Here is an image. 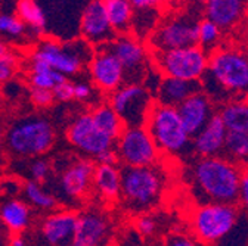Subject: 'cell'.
Instances as JSON below:
<instances>
[{"label":"cell","mask_w":248,"mask_h":246,"mask_svg":"<svg viewBox=\"0 0 248 246\" xmlns=\"http://www.w3.org/2000/svg\"><path fill=\"white\" fill-rule=\"evenodd\" d=\"M200 83L214 106L248 98V53L231 47L216 49L210 53L207 72Z\"/></svg>","instance_id":"1"},{"label":"cell","mask_w":248,"mask_h":246,"mask_svg":"<svg viewBox=\"0 0 248 246\" xmlns=\"http://www.w3.org/2000/svg\"><path fill=\"white\" fill-rule=\"evenodd\" d=\"M242 167L225 157L198 158L191 168V184L202 203L239 202Z\"/></svg>","instance_id":"2"},{"label":"cell","mask_w":248,"mask_h":246,"mask_svg":"<svg viewBox=\"0 0 248 246\" xmlns=\"http://www.w3.org/2000/svg\"><path fill=\"white\" fill-rule=\"evenodd\" d=\"M120 195L129 209L146 211L155 206L164 190V177L155 167H123Z\"/></svg>","instance_id":"3"},{"label":"cell","mask_w":248,"mask_h":246,"mask_svg":"<svg viewBox=\"0 0 248 246\" xmlns=\"http://www.w3.org/2000/svg\"><path fill=\"white\" fill-rule=\"evenodd\" d=\"M145 129L151 134L160 153L179 157L191 149V136L185 130L176 108L154 102Z\"/></svg>","instance_id":"4"},{"label":"cell","mask_w":248,"mask_h":246,"mask_svg":"<svg viewBox=\"0 0 248 246\" xmlns=\"http://www.w3.org/2000/svg\"><path fill=\"white\" fill-rule=\"evenodd\" d=\"M93 53L95 49L83 39H73L68 42L46 39L39 43L30 59L40 60L62 75H73L89 65Z\"/></svg>","instance_id":"5"},{"label":"cell","mask_w":248,"mask_h":246,"mask_svg":"<svg viewBox=\"0 0 248 246\" xmlns=\"http://www.w3.org/2000/svg\"><path fill=\"white\" fill-rule=\"evenodd\" d=\"M239 209L231 203H201L192 214V232L198 243L211 245L225 239L236 226Z\"/></svg>","instance_id":"6"},{"label":"cell","mask_w":248,"mask_h":246,"mask_svg":"<svg viewBox=\"0 0 248 246\" xmlns=\"http://www.w3.org/2000/svg\"><path fill=\"white\" fill-rule=\"evenodd\" d=\"M55 142V130L47 119L24 118L16 121L6 134L9 150L18 157H39Z\"/></svg>","instance_id":"7"},{"label":"cell","mask_w":248,"mask_h":246,"mask_svg":"<svg viewBox=\"0 0 248 246\" xmlns=\"http://www.w3.org/2000/svg\"><path fill=\"white\" fill-rule=\"evenodd\" d=\"M154 64L163 77L185 81H200L208 68L210 55L200 46L183 47L169 52H152Z\"/></svg>","instance_id":"8"},{"label":"cell","mask_w":248,"mask_h":246,"mask_svg":"<svg viewBox=\"0 0 248 246\" xmlns=\"http://www.w3.org/2000/svg\"><path fill=\"white\" fill-rule=\"evenodd\" d=\"M201 18L194 11L177 12L167 16L149 37L152 52H169L197 46V28Z\"/></svg>","instance_id":"9"},{"label":"cell","mask_w":248,"mask_h":246,"mask_svg":"<svg viewBox=\"0 0 248 246\" xmlns=\"http://www.w3.org/2000/svg\"><path fill=\"white\" fill-rule=\"evenodd\" d=\"M155 99L142 84H123L109 95L108 105L120 116L124 127H145Z\"/></svg>","instance_id":"10"},{"label":"cell","mask_w":248,"mask_h":246,"mask_svg":"<svg viewBox=\"0 0 248 246\" xmlns=\"http://www.w3.org/2000/svg\"><path fill=\"white\" fill-rule=\"evenodd\" d=\"M114 149L124 167H154L160 158V150L145 127H126Z\"/></svg>","instance_id":"11"},{"label":"cell","mask_w":248,"mask_h":246,"mask_svg":"<svg viewBox=\"0 0 248 246\" xmlns=\"http://www.w3.org/2000/svg\"><path fill=\"white\" fill-rule=\"evenodd\" d=\"M104 47L120 62L126 84H140L145 80L148 53L140 40L132 34H120Z\"/></svg>","instance_id":"12"},{"label":"cell","mask_w":248,"mask_h":246,"mask_svg":"<svg viewBox=\"0 0 248 246\" xmlns=\"http://www.w3.org/2000/svg\"><path fill=\"white\" fill-rule=\"evenodd\" d=\"M78 33L92 47L105 46L115 39V33L108 21L104 0H92L81 9Z\"/></svg>","instance_id":"13"},{"label":"cell","mask_w":248,"mask_h":246,"mask_svg":"<svg viewBox=\"0 0 248 246\" xmlns=\"http://www.w3.org/2000/svg\"><path fill=\"white\" fill-rule=\"evenodd\" d=\"M67 139L73 146L90 157H98L99 153L114 147L115 145V142L95 126L90 114H81L71 122L67 131Z\"/></svg>","instance_id":"14"},{"label":"cell","mask_w":248,"mask_h":246,"mask_svg":"<svg viewBox=\"0 0 248 246\" xmlns=\"http://www.w3.org/2000/svg\"><path fill=\"white\" fill-rule=\"evenodd\" d=\"M87 67L92 81L105 93L111 95L124 84V72L120 62L104 46L95 49Z\"/></svg>","instance_id":"15"},{"label":"cell","mask_w":248,"mask_h":246,"mask_svg":"<svg viewBox=\"0 0 248 246\" xmlns=\"http://www.w3.org/2000/svg\"><path fill=\"white\" fill-rule=\"evenodd\" d=\"M111 239V223L99 209L77 214L74 243L78 246H107Z\"/></svg>","instance_id":"16"},{"label":"cell","mask_w":248,"mask_h":246,"mask_svg":"<svg viewBox=\"0 0 248 246\" xmlns=\"http://www.w3.org/2000/svg\"><path fill=\"white\" fill-rule=\"evenodd\" d=\"M180 121L188 131L191 137H194L197 133H200L207 122L211 119V116L217 112L214 108V103L208 99V96L202 91L186 99L183 103H180L177 108Z\"/></svg>","instance_id":"17"},{"label":"cell","mask_w":248,"mask_h":246,"mask_svg":"<svg viewBox=\"0 0 248 246\" xmlns=\"http://www.w3.org/2000/svg\"><path fill=\"white\" fill-rule=\"evenodd\" d=\"M226 129L217 112L205 124V127L191 139V150L198 158L222 157L226 140Z\"/></svg>","instance_id":"18"},{"label":"cell","mask_w":248,"mask_h":246,"mask_svg":"<svg viewBox=\"0 0 248 246\" xmlns=\"http://www.w3.org/2000/svg\"><path fill=\"white\" fill-rule=\"evenodd\" d=\"M77 214L73 211H56L49 214L42 223V234L52 246H67L74 243Z\"/></svg>","instance_id":"19"},{"label":"cell","mask_w":248,"mask_h":246,"mask_svg":"<svg viewBox=\"0 0 248 246\" xmlns=\"http://www.w3.org/2000/svg\"><path fill=\"white\" fill-rule=\"evenodd\" d=\"M95 164L90 159H78L70 164L61 175V189L71 199L83 198L92 188Z\"/></svg>","instance_id":"20"},{"label":"cell","mask_w":248,"mask_h":246,"mask_svg":"<svg viewBox=\"0 0 248 246\" xmlns=\"http://www.w3.org/2000/svg\"><path fill=\"white\" fill-rule=\"evenodd\" d=\"M202 8L205 14L204 18L223 31L235 27L242 19L247 5L241 0H208Z\"/></svg>","instance_id":"21"},{"label":"cell","mask_w":248,"mask_h":246,"mask_svg":"<svg viewBox=\"0 0 248 246\" xmlns=\"http://www.w3.org/2000/svg\"><path fill=\"white\" fill-rule=\"evenodd\" d=\"M201 91L200 81H185L171 77H161L158 88L155 91V99L157 103L177 108L188 98L197 95Z\"/></svg>","instance_id":"22"},{"label":"cell","mask_w":248,"mask_h":246,"mask_svg":"<svg viewBox=\"0 0 248 246\" xmlns=\"http://www.w3.org/2000/svg\"><path fill=\"white\" fill-rule=\"evenodd\" d=\"M217 115L228 133L248 131V98L232 99L220 106Z\"/></svg>","instance_id":"23"},{"label":"cell","mask_w":248,"mask_h":246,"mask_svg":"<svg viewBox=\"0 0 248 246\" xmlns=\"http://www.w3.org/2000/svg\"><path fill=\"white\" fill-rule=\"evenodd\" d=\"M0 220L12 236L21 234L31 223V209L22 201H8L0 206Z\"/></svg>","instance_id":"24"},{"label":"cell","mask_w":248,"mask_h":246,"mask_svg":"<svg viewBox=\"0 0 248 246\" xmlns=\"http://www.w3.org/2000/svg\"><path fill=\"white\" fill-rule=\"evenodd\" d=\"M92 184L102 198L108 201L117 199L121 189L120 170L112 165H95Z\"/></svg>","instance_id":"25"},{"label":"cell","mask_w":248,"mask_h":246,"mask_svg":"<svg viewBox=\"0 0 248 246\" xmlns=\"http://www.w3.org/2000/svg\"><path fill=\"white\" fill-rule=\"evenodd\" d=\"M108 21L117 36L130 34L133 8L129 0H104Z\"/></svg>","instance_id":"26"},{"label":"cell","mask_w":248,"mask_h":246,"mask_svg":"<svg viewBox=\"0 0 248 246\" xmlns=\"http://www.w3.org/2000/svg\"><path fill=\"white\" fill-rule=\"evenodd\" d=\"M90 115H92L93 122H95V126L105 136H108L112 142H117L123 130L126 129L123 124V121L120 119V116L114 112V109L108 103L96 106L90 112Z\"/></svg>","instance_id":"27"},{"label":"cell","mask_w":248,"mask_h":246,"mask_svg":"<svg viewBox=\"0 0 248 246\" xmlns=\"http://www.w3.org/2000/svg\"><path fill=\"white\" fill-rule=\"evenodd\" d=\"M30 84L34 88L43 90H53L55 86L64 83L67 80L65 75L50 70L46 64L40 60L30 59Z\"/></svg>","instance_id":"28"},{"label":"cell","mask_w":248,"mask_h":246,"mask_svg":"<svg viewBox=\"0 0 248 246\" xmlns=\"http://www.w3.org/2000/svg\"><path fill=\"white\" fill-rule=\"evenodd\" d=\"M16 16L39 36L46 29V15L42 3L34 0H19L16 3Z\"/></svg>","instance_id":"29"},{"label":"cell","mask_w":248,"mask_h":246,"mask_svg":"<svg viewBox=\"0 0 248 246\" xmlns=\"http://www.w3.org/2000/svg\"><path fill=\"white\" fill-rule=\"evenodd\" d=\"M158 6V5H157ZM157 6L145 8V9H133L132 16V36L142 42V39L151 37L158 25Z\"/></svg>","instance_id":"30"},{"label":"cell","mask_w":248,"mask_h":246,"mask_svg":"<svg viewBox=\"0 0 248 246\" xmlns=\"http://www.w3.org/2000/svg\"><path fill=\"white\" fill-rule=\"evenodd\" d=\"M222 157L241 167L248 165V131L228 133Z\"/></svg>","instance_id":"31"},{"label":"cell","mask_w":248,"mask_h":246,"mask_svg":"<svg viewBox=\"0 0 248 246\" xmlns=\"http://www.w3.org/2000/svg\"><path fill=\"white\" fill-rule=\"evenodd\" d=\"M222 39V29L216 27L213 22H210L205 18H201L197 28V46H200L202 50H205L208 55L213 53L219 42Z\"/></svg>","instance_id":"32"},{"label":"cell","mask_w":248,"mask_h":246,"mask_svg":"<svg viewBox=\"0 0 248 246\" xmlns=\"http://www.w3.org/2000/svg\"><path fill=\"white\" fill-rule=\"evenodd\" d=\"M24 195L25 199L33 203L34 206L45 209V211H50L56 206V199L55 196H52L50 193H47L46 190H43V188L40 186V183L36 181H27L24 184Z\"/></svg>","instance_id":"33"},{"label":"cell","mask_w":248,"mask_h":246,"mask_svg":"<svg viewBox=\"0 0 248 246\" xmlns=\"http://www.w3.org/2000/svg\"><path fill=\"white\" fill-rule=\"evenodd\" d=\"M0 33L11 37H21L27 33V25L16 15L0 14Z\"/></svg>","instance_id":"34"},{"label":"cell","mask_w":248,"mask_h":246,"mask_svg":"<svg viewBox=\"0 0 248 246\" xmlns=\"http://www.w3.org/2000/svg\"><path fill=\"white\" fill-rule=\"evenodd\" d=\"M18 68V58L14 52L8 50L0 55V84L9 83Z\"/></svg>","instance_id":"35"},{"label":"cell","mask_w":248,"mask_h":246,"mask_svg":"<svg viewBox=\"0 0 248 246\" xmlns=\"http://www.w3.org/2000/svg\"><path fill=\"white\" fill-rule=\"evenodd\" d=\"M50 173V165L46 159L37 158L33 162L30 164V175H31V181L36 183H42L47 178Z\"/></svg>","instance_id":"36"},{"label":"cell","mask_w":248,"mask_h":246,"mask_svg":"<svg viewBox=\"0 0 248 246\" xmlns=\"http://www.w3.org/2000/svg\"><path fill=\"white\" fill-rule=\"evenodd\" d=\"M30 99L39 108H47L53 103V93L52 90H43V88H34L30 90Z\"/></svg>","instance_id":"37"},{"label":"cell","mask_w":248,"mask_h":246,"mask_svg":"<svg viewBox=\"0 0 248 246\" xmlns=\"http://www.w3.org/2000/svg\"><path fill=\"white\" fill-rule=\"evenodd\" d=\"M53 93V99L59 101V102H68L74 98V84L68 80H65L64 83H61L58 86H55V88L52 90Z\"/></svg>","instance_id":"38"},{"label":"cell","mask_w":248,"mask_h":246,"mask_svg":"<svg viewBox=\"0 0 248 246\" xmlns=\"http://www.w3.org/2000/svg\"><path fill=\"white\" fill-rule=\"evenodd\" d=\"M138 230L140 234L143 236H151L154 232H155V220L152 217H149V215H140V217L138 218Z\"/></svg>","instance_id":"39"},{"label":"cell","mask_w":248,"mask_h":246,"mask_svg":"<svg viewBox=\"0 0 248 246\" xmlns=\"http://www.w3.org/2000/svg\"><path fill=\"white\" fill-rule=\"evenodd\" d=\"M201 243H198L195 239L185 236V234H173L167 239L166 246H200Z\"/></svg>","instance_id":"40"},{"label":"cell","mask_w":248,"mask_h":246,"mask_svg":"<svg viewBox=\"0 0 248 246\" xmlns=\"http://www.w3.org/2000/svg\"><path fill=\"white\" fill-rule=\"evenodd\" d=\"M95 158L98 161V165H112V167H117V162L120 161L118 155H117V150L114 147H111L108 150H104L102 153H99V155L95 157Z\"/></svg>","instance_id":"41"},{"label":"cell","mask_w":248,"mask_h":246,"mask_svg":"<svg viewBox=\"0 0 248 246\" xmlns=\"http://www.w3.org/2000/svg\"><path fill=\"white\" fill-rule=\"evenodd\" d=\"M239 202L248 211V165L242 167V178H241V192Z\"/></svg>","instance_id":"42"},{"label":"cell","mask_w":248,"mask_h":246,"mask_svg":"<svg viewBox=\"0 0 248 246\" xmlns=\"http://www.w3.org/2000/svg\"><path fill=\"white\" fill-rule=\"evenodd\" d=\"M92 88L89 84L86 83H77L74 84V98L78 99V101H86L92 96Z\"/></svg>","instance_id":"43"},{"label":"cell","mask_w":248,"mask_h":246,"mask_svg":"<svg viewBox=\"0 0 248 246\" xmlns=\"http://www.w3.org/2000/svg\"><path fill=\"white\" fill-rule=\"evenodd\" d=\"M130 5H132L133 9H145V8L157 6L158 2H155V0H132Z\"/></svg>","instance_id":"44"},{"label":"cell","mask_w":248,"mask_h":246,"mask_svg":"<svg viewBox=\"0 0 248 246\" xmlns=\"http://www.w3.org/2000/svg\"><path fill=\"white\" fill-rule=\"evenodd\" d=\"M11 237H12V234L6 230L2 220H0V246H9Z\"/></svg>","instance_id":"45"},{"label":"cell","mask_w":248,"mask_h":246,"mask_svg":"<svg viewBox=\"0 0 248 246\" xmlns=\"http://www.w3.org/2000/svg\"><path fill=\"white\" fill-rule=\"evenodd\" d=\"M9 246H33V245H30L22 234H14L9 240Z\"/></svg>","instance_id":"46"},{"label":"cell","mask_w":248,"mask_h":246,"mask_svg":"<svg viewBox=\"0 0 248 246\" xmlns=\"http://www.w3.org/2000/svg\"><path fill=\"white\" fill-rule=\"evenodd\" d=\"M8 50H9V47H8L2 40H0V55H3V53H5V52H8Z\"/></svg>","instance_id":"47"},{"label":"cell","mask_w":248,"mask_h":246,"mask_svg":"<svg viewBox=\"0 0 248 246\" xmlns=\"http://www.w3.org/2000/svg\"><path fill=\"white\" fill-rule=\"evenodd\" d=\"M2 139H3V130H2V127H0V142H2Z\"/></svg>","instance_id":"48"},{"label":"cell","mask_w":248,"mask_h":246,"mask_svg":"<svg viewBox=\"0 0 248 246\" xmlns=\"http://www.w3.org/2000/svg\"><path fill=\"white\" fill-rule=\"evenodd\" d=\"M67 246H78V245H76V243H71V245H67Z\"/></svg>","instance_id":"49"}]
</instances>
